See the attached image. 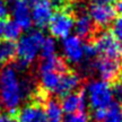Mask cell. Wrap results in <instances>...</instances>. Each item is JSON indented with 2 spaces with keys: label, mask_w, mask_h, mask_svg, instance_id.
I'll list each match as a JSON object with an SVG mask.
<instances>
[{
  "label": "cell",
  "mask_w": 122,
  "mask_h": 122,
  "mask_svg": "<svg viewBox=\"0 0 122 122\" xmlns=\"http://www.w3.org/2000/svg\"><path fill=\"white\" fill-rule=\"evenodd\" d=\"M9 14V9L7 4L5 2V0H0V19L4 20L5 18L8 16Z\"/></svg>",
  "instance_id": "25"
},
{
  "label": "cell",
  "mask_w": 122,
  "mask_h": 122,
  "mask_svg": "<svg viewBox=\"0 0 122 122\" xmlns=\"http://www.w3.org/2000/svg\"><path fill=\"white\" fill-rule=\"evenodd\" d=\"M74 30L80 39H87L94 32V23L92 22L88 14H80L75 20Z\"/></svg>",
  "instance_id": "15"
},
{
  "label": "cell",
  "mask_w": 122,
  "mask_h": 122,
  "mask_svg": "<svg viewBox=\"0 0 122 122\" xmlns=\"http://www.w3.org/2000/svg\"><path fill=\"white\" fill-rule=\"evenodd\" d=\"M9 11L13 16V20L22 30H30L32 26L30 7L26 0H10Z\"/></svg>",
  "instance_id": "9"
},
{
  "label": "cell",
  "mask_w": 122,
  "mask_h": 122,
  "mask_svg": "<svg viewBox=\"0 0 122 122\" xmlns=\"http://www.w3.org/2000/svg\"><path fill=\"white\" fill-rule=\"evenodd\" d=\"M44 113L48 122H62L63 120V111L61 104L56 98H50L46 101L44 106Z\"/></svg>",
  "instance_id": "16"
},
{
  "label": "cell",
  "mask_w": 122,
  "mask_h": 122,
  "mask_svg": "<svg viewBox=\"0 0 122 122\" xmlns=\"http://www.w3.org/2000/svg\"><path fill=\"white\" fill-rule=\"evenodd\" d=\"M80 81L81 79L77 74L66 70L65 72L61 74L54 93L59 96H65L69 93H72L80 86Z\"/></svg>",
  "instance_id": "14"
},
{
  "label": "cell",
  "mask_w": 122,
  "mask_h": 122,
  "mask_svg": "<svg viewBox=\"0 0 122 122\" xmlns=\"http://www.w3.org/2000/svg\"><path fill=\"white\" fill-rule=\"evenodd\" d=\"M60 104L63 113L71 114L85 111L87 101H86V96L84 92H72L62 96V101Z\"/></svg>",
  "instance_id": "12"
},
{
  "label": "cell",
  "mask_w": 122,
  "mask_h": 122,
  "mask_svg": "<svg viewBox=\"0 0 122 122\" xmlns=\"http://www.w3.org/2000/svg\"><path fill=\"white\" fill-rule=\"evenodd\" d=\"M50 2L53 8H62V7H65L66 0H50Z\"/></svg>",
  "instance_id": "28"
},
{
  "label": "cell",
  "mask_w": 122,
  "mask_h": 122,
  "mask_svg": "<svg viewBox=\"0 0 122 122\" xmlns=\"http://www.w3.org/2000/svg\"><path fill=\"white\" fill-rule=\"evenodd\" d=\"M17 122H48V119L39 103H30L19 110Z\"/></svg>",
  "instance_id": "13"
},
{
  "label": "cell",
  "mask_w": 122,
  "mask_h": 122,
  "mask_svg": "<svg viewBox=\"0 0 122 122\" xmlns=\"http://www.w3.org/2000/svg\"><path fill=\"white\" fill-rule=\"evenodd\" d=\"M83 40L77 35H69L62 39L61 49L65 59L71 65H79L85 59Z\"/></svg>",
  "instance_id": "8"
},
{
  "label": "cell",
  "mask_w": 122,
  "mask_h": 122,
  "mask_svg": "<svg viewBox=\"0 0 122 122\" xmlns=\"http://www.w3.org/2000/svg\"><path fill=\"white\" fill-rule=\"evenodd\" d=\"M121 68L122 65L120 60L109 59L104 57L97 59L93 65V69L95 70V72L100 76L102 80L105 81L114 80L120 75Z\"/></svg>",
  "instance_id": "10"
},
{
  "label": "cell",
  "mask_w": 122,
  "mask_h": 122,
  "mask_svg": "<svg viewBox=\"0 0 122 122\" xmlns=\"http://www.w3.org/2000/svg\"><path fill=\"white\" fill-rule=\"evenodd\" d=\"M114 9H115V11H118L120 15H122V0H118V1L115 2Z\"/></svg>",
  "instance_id": "29"
},
{
  "label": "cell",
  "mask_w": 122,
  "mask_h": 122,
  "mask_svg": "<svg viewBox=\"0 0 122 122\" xmlns=\"http://www.w3.org/2000/svg\"><path fill=\"white\" fill-rule=\"evenodd\" d=\"M16 56V44L11 41H0V66L6 65Z\"/></svg>",
  "instance_id": "17"
},
{
  "label": "cell",
  "mask_w": 122,
  "mask_h": 122,
  "mask_svg": "<svg viewBox=\"0 0 122 122\" xmlns=\"http://www.w3.org/2000/svg\"><path fill=\"white\" fill-rule=\"evenodd\" d=\"M66 70L67 68L63 60H61L57 56L43 58L39 67V78L42 88L46 92L54 93L61 74Z\"/></svg>",
  "instance_id": "3"
},
{
  "label": "cell",
  "mask_w": 122,
  "mask_h": 122,
  "mask_svg": "<svg viewBox=\"0 0 122 122\" xmlns=\"http://www.w3.org/2000/svg\"><path fill=\"white\" fill-rule=\"evenodd\" d=\"M84 52H85V59H87V60H92L97 56V51H96L94 44H85Z\"/></svg>",
  "instance_id": "23"
},
{
  "label": "cell",
  "mask_w": 122,
  "mask_h": 122,
  "mask_svg": "<svg viewBox=\"0 0 122 122\" xmlns=\"http://www.w3.org/2000/svg\"><path fill=\"white\" fill-rule=\"evenodd\" d=\"M75 18L66 10H59L53 13L51 20L49 23V30L54 39H65L71 34L74 30Z\"/></svg>",
  "instance_id": "7"
},
{
  "label": "cell",
  "mask_w": 122,
  "mask_h": 122,
  "mask_svg": "<svg viewBox=\"0 0 122 122\" xmlns=\"http://www.w3.org/2000/svg\"><path fill=\"white\" fill-rule=\"evenodd\" d=\"M0 122H17V120L10 114H0Z\"/></svg>",
  "instance_id": "27"
},
{
  "label": "cell",
  "mask_w": 122,
  "mask_h": 122,
  "mask_svg": "<svg viewBox=\"0 0 122 122\" xmlns=\"http://www.w3.org/2000/svg\"><path fill=\"white\" fill-rule=\"evenodd\" d=\"M112 91H113V97H117L118 100L122 101V78L119 83L114 85V87H112Z\"/></svg>",
  "instance_id": "24"
},
{
  "label": "cell",
  "mask_w": 122,
  "mask_h": 122,
  "mask_svg": "<svg viewBox=\"0 0 122 122\" xmlns=\"http://www.w3.org/2000/svg\"><path fill=\"white\" fill-rule=\"evenodd\" d=\"M57 41L54 37H44L42 46H41V54L43 58H50L57 56Z\"/></svg>",
  "instance_id": "20"
},
{
  "label": "cell",
  "mask_w": 122,
  "mask_h": 122,
  "mask_svg": "<svg viewBox=\"0 0 122 122\" xmlns=\"http://www.w3.org/2000/svg\"><path fill=\"white\" fill-rule=\"evenodd\" d=\"M87 104L93 110L106 109L113 103V91L110 84L102 79L92 80L85 89Z\"/></svg>",
  "instance_id": "4"
},
{
  "label": "cell",
  "mask_w": 122,
  "mask_h": 122,
  "mask_svg": "<svg viewBox=\"0 0 122 122\" xmlns=\"http://www.w3.org/2000/svg\"><path fill=\"white\" fill-rule=\"evenodd\" d=\"M62 122H92L87 114L85 113V111L83 112H76V113L67 114L66 117H63Z\"/></svg>",
  "instance_id": "21"
},
{
  "label": "cell",
  "mask_w": 122,
  "mask_h": 122,
  "mask_svg": "<svg viewBox=\"0 0 122 122\" xmlns=\"http://www.w3.org/2000/svg\"><path fill=\"white\" fill-rule=\"evenodd\" d=\"M114 0H89L88 16L94 25L105 27L110 25L115 18Z\"/></svg>",
  "instance_id": "5"
},
{
  "label": "cell",
  "mask_w": 122,
  "mask_h": 122,
  "mask_svg": "<svg viewBox=\"0 0 122 122\" xmlns=\"http://www.w3.org/2000/svg\"><path fill=\"white\" fill-rule=\"evenodd\" d=\"M93 120L95 122H102L103 118H104L105 109H100V110H93Z\"/></svg>",
  "instance_id": "26"
},
{
  "label": "cell",
  "mask_w": 122,
  "mask_h": 122,
  "mask_svg": "<svg viewBox=\"0 0 122 122\" xmlns=\"http://www.w3.org/2000/svg\"><path fill=\"white\" fill-rule=\"evenodd\" d=\"M97 54L102 57L120 60L122 58V44L109 32H102L96 36L94 42Z\"/></svg>",
  "instance_id": "6"
},
{
  "label": "cell",
  "mask_w": 122,
  "mask_h": 122,
  "mask_svg": "<svg viewBox=\"0 0 122 122\" xmlns=\"http://www.w3.org/2000/svg\"><path fill=\"white\" fill-rule=\"evenodd\" d=\"M53 7L50 0H40L33 4V8L30 9V17L32 24H34L39 28L48 27L53 15Z\"/></svg>",
  "instance_id": "11"
},
{
  "label": "cell",
  "mask_w": 122,
  "mask_h": 122,
  "mask_svg": "<svg viewBox=\"0 0 122 122\" xmlns=\"http://www.w3.org/2000/svg\"><path fill=\"white\" fill-rule=\"evenodd\" d=\"M4 26H5V22L2 19H0V37L4 36Z\"/></svg>",
  "instance_id": "30"
},
{
  "label": "cell",
  "mask_w": 122,
  "mask_h": 122,
  "mask_svg": "<svg viewBox=\"0 0 122 122\" xmlns=\"http://www.w3.org/2000/svg\"><path fill=\"white\" fill-rule=\"evenodd\" d=\"M43 40L44 35L39 30H30L19 36L16 44V54L18 57L17 65L20 68H26L39 58Z\"/></svg>",
  "instance_id": "2"
},
{
  "label": "cell",
  "mask_w": 122,
  "mask_h": 122,
  "mask_svg": "<svg viewBox=\"0 0 122 122\" xmlns=\"http://www.w3.org/2000/svg\"><path fill=\"white\" fill-rule=\"evenodd\" d=\"M102 122H122V107L118 103H112L105 109Z\"/></svg>",
  "instance_id": "18"
},
{
  "label": "cell",
  "mask_w": 122,
  "mask_h": 122,
  "mask_svg": "<svg viewBox=\"0 0 122 122\" xmlns=\"http://www.w3.org/2000/svg\"><path fill=\"white\" fill-rule=\"evenodd\" d=\"M32 92L30 80L22 75L18 65L5 66L0 71V102L2 106L16 112Z\"/></svg>",
  "instance_id": "1"
},
{
  "label": "cell",
  "mask_w": 122,
  "mask_h": 122,
  "mask_svg": "<svg viewBox=\"0 0 122 122\" xmlns=\"http://www.w3.org/2000/svg\"><path fill=\"white\" fill-rule=\"evenodd\" d=\"M112 35L122 44V15L112 20Z\"/></svg>",
  "instance_id": "22"
},
{
  "label": "cell",
  "mask_w": 122,
  "mask_h": 122,
  "mask_svg": "<svg viewBox=\"0 0 122 122\" xmlns=\"http://www.w3.org/2000/svg\"><path fill=\"white\" fill-rule=\"evenodd\" d=\"M22 34V28L18 26L14 20H9V22L5 23L4 26V36L6 37V40L8 41H16L19 39V36Z\"/></svg>",
  "instance_id": "19"
},
{
  "label": "cell",
  "mask_w": 122,
  "mask_h": 122,
  "mask_svg": "<svg viewBox=\"0 0 122 122\" xmlns=\"http://www.w3.org/2000/svg\"><path fill=\"white\" fill-rule=\"evenodd\" d=\"M28 4H35V2H37V1H40V0H26Z\"/></svg>",
  "instance_id": "31"
}]
</instances>
